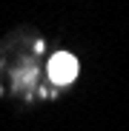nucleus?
I'll list each match as a JSON object with an SVG mask.
<instances>
[{"label": "nucleus", "instance_id": "nucleus-1", "mask_svg": "<svg viewBox=\"0 0 129 131\" xmlns=\"http://www.w3.org/2000/svg\"><path fill=\"white\" fill-rule=\"evenodd\" d=\"M49 77L52 83L57 85H66L78 77V60L69 54V51H57L52 60H49Z\"/></svg>", "mask_w": 129, "mask_h": 131}]
</instances>
